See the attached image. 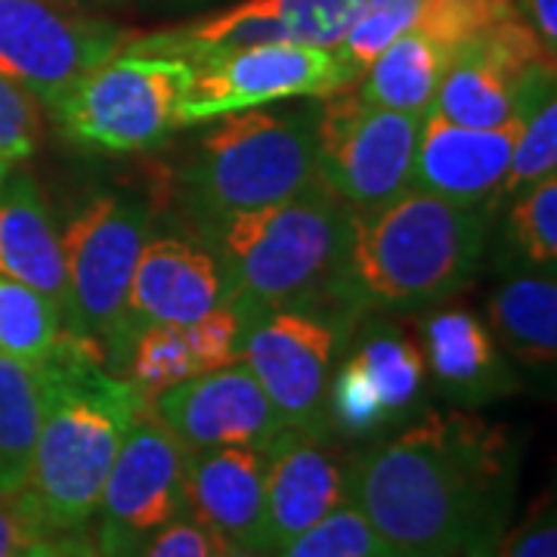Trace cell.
<instances>
[{
	"instance_id": "cell-16",
	"label": "cell",
	"mask_w": 557,
	"mask_h": 557,
	"mask_svg": "<svg viewBox=\"0 0 557 557\" xmlns=\"http://www.w3.org/2000/svg\"><path fill=\"white\" fill-rule=\"evenodd\" d=\"M149 416L159 418L183 449H263L285 428L245 359L161 391L149 403Z\"/></svg>"
},
{
	"instance_id": "cell-12",
	"label": "cell",
	"mask_w": 557,
	"mask_h": 557,
	"mask_svg": "<svg viewBox=\"0 0 557 557\" xmlns=\"http://www.w3.org/2000/svg\"><path fill=\"white\" fill-rule=\"evenodd\" d=\"M338 335L341 319L319 313V307H273L251 322L242 359L285 428L332 434L325 397Z\"/></svg>"
},
{
	"instance_id": "cell-20",
	"label": "cell",
	"mask_w": 557,
	"mask_h": 557,
	"mask_svg": "<svg viewBox=\"0 0 557 557\" xmlns=\"http://www.w3.org/2000/svg\"><path fill=\"white\" fill-rule=\"evenodd\" d=\"M186 515L226 545L273 555L263 505V453L251 446L186 449Z\"/></svg>"
},
{
	"instance_id": "cell-2",
	"label": "cell",
	"mask_w": 557,
	"mask_h": 557,
	"mask_svg": "<svg viewBox=\"0 0 557 557\" xmlns=\"http://www.w3.org/2000/svg\"><path fill=\"white\" fill-rule=\"evenodd\" d=\"M146 403L109 372L97 347L62 335L60 372L40 421L22 493L53 539L81 536L97 511L102 483Z\"/></svg>"
},
{
	"instance_id": "cell-41",
	"label": "cell",
	"mask_w": 557,
	"mask_h": 557,
	"mask_svg": "<svg viewBox=\"0 0 557 557\" xmlns=\"http://www.w3.org/2000/svg\"><path fill=\"white\" fill-rule=\"evenodd\" d=\"M75 557H84V545H81V552H78V555H75Z\"/></svg>"
},
{
	"instance_id": "cell-19",
	"label": "cell",
	"mask_w": 557,
	"mask_h": 557,
	"mask_svg": "<svg viewBox=\"0 0 557 557\" xmlns=\"http://www.w3.org/2000/svg\"><path fill=\"white\" fill-rule=\"evenodd\" d=\"M260 313L263 310L255 304L230 298L196 322L143 329L121 362L119 375L137 391V397L149 409V403L161 391L226 362H236L242 357L245 335Z\"/></svg>"
},
{
	"instance_id": "cell-28",
	"label": "cell",
	"mask_w": 557,
	"mask_h": 557,
	"mask_svg": "<svg viewBox=\"0 0 557 557\" xmlns=\"http://www.w3.org/2000/svg\"><path fill=\"white\" fill-rule=\"evenodd\" d=\"M508 214V242L527 263L555 270L557 263V177L548 174L515 196Z\"/></svg>"
},
{
	"instance_id": "cell-38",
	"label": "cell",
	"mask_w": 557,
	"mask_h": 557,
	"mask_svg": "<svg viewBox=\"0 0 557 557\" xmlns=\"http://www.w3.org/2000/svg\"><path fill=\"white\" fill-rule=\"evenodd\" d=\"M78 552L81 545H75L72 539H38L20 552H13L10 557H75Z\"/></svg>"
},
{
	"instance_id": "cell-35",
	"label": "cell",
	"mask_w": 557,
	"mask_h": 557,
	"mask_svg": "<svg viewBox=\"0 0 557 557\" xmlns=\"http://www.w3.org/2000/svg\"><path fill=\"white\" fill-rule=\"evenodd\" d=\"M38 539H53L25 493H0V557H10Z\"/></svg>"
},
{
	"instance_id": "cell-1",
	"label": "cell",
	"mask_w": 557,
	"mask_h": 557,
	"mask_svg": "<svg viewBox=\"0 0 557 557\" xmlns=\"http://www.w3.org/2000/svg\"><path fill=\"white\" fill-rule=\"evenodd\" d=\"M518 449L468 412H424L354 458V505L394 557H493Z\"/></svg>"
},
{
	"instance_id": "cell-11",
	"label": "cell",
	"mask_w": 557,
	"mask_h": 557,
	"mask_svg": "<svg viewBox=\"0 0 557 557\" xmlns=\"http://www.w3.org/2000/svg\"><path fill=\"white\" fill-rule=\"evenodd\" d=\"M186 449L159 418L139 412L97 502L84 557H139L168 523L186 515Z\"/></svg>"
},
{
	"instance_id": "cell-31",
	"label": "cell",
	"mask_w": 557,
	"mask_h": 557,
	"mask_svg": "<svg viewBox=\"0 0 557 557\" xmlns=\"http://www.w3.org/2000/svg\"><path fill=\"white\" fill-rule=\"evenodd\" d=\"M418 13H421V0H362L357 20L338 44L341 57L362 75L366 65L384 47H391L399 35H406L416 25Z\"/></svg>"
},
{
	"instance_id": "cell-5",
	"label": "cell",
	"mask_w": 557,
	"mask_h": 557,
	"mask_svg": "<svg viewBox=\"0 0 557 557\" xmlns=\"http://www.w3.org/2000/svg\"><path fill=\"white\" fill-rule=\"evenodd\" d=\"M317 183L310 112L242 109L220 115L183 164L180 186L196 226L292 199Z\"/></svg>"
},
{
	"instance_id": "cell-33",
	"label": "cell",
	"mask_w": 557,
	"mask_h": 557,
	"mask_svg": "<svg viewBox=\"0 0 557 557\" xmlns=\"http://www.w3.org/2000/svg\"><path fill=\"white\" fill-rule=\"evenodd\" d=\"M40 139L38 100L0 75V186L35 152Z\"/></svg>"
},
{
	"instance_id": "cell-37",
	"label": "cell",
	"mask_w": 557,
	"mask_h": 557,
	"mask_svg": "<svg viewBox=\"0 0 557 557\" xmlns=\"http://www.w3.org/2000/svg\"><path fill=\"white\" fill-rule=\"evenodd\" d=\"M523 10L545 50L557 57V0H523Z\"/></svg>"
},
{
	"instance_id": "cell-32",
	"label": "cell",
	"mask_w": 557,
	"mask_h": 557,
	"mask_svg": "<svg viewBox=\"0 0 557 557\" xmlns=\"http://www.w3.org/2000/svg\"><path fill=\"white\" fill-rule=\"evenodd\" d=\"M518 13V0H421L412 28L440 40L446 50H456L458 44Z\"/></svg>"
},
{
	"instance_id": "cell-8",
	"label": "cell",
	"mask_w": 557,
	"mask_h": 557,
	"mask_svg": "<svg viewBox=\"0 0 557 557\" xmlns=\"http://www.w3.org/2000/svg\"><path fill=\"white\" fill-rule=\"evenodd\" d=\"M409 115L341 90L313 109L317 180L347 211L362 214L409 189L418 131Z\"/></svg>"
},
{
	"instance_id": "cell-27",
	"label": "cell",
	"mask_w": 557,
	"mask_h": 557,
	"mask_svg": "<svg viewBox=\"0 0 557 557\" xmlns=\"http://www.w3.org/2000/svg\"><path fill=\"white\" fill-rule=\"evenodd\" d=\"M62 307L16 278L0 276V354L44 359L62 341Z\"/></svg>"
},
{
	"instance_id": "cell-4",
	"label": "cell",
	"mask_w": 557,
	"mask_h": 557,
	"mask_svg": "<svg viewBox=\"0 0 557 557\" xmlns=\"http://www.w3.org/2000/svg\"><path fill=\"white\" fill-rule=\"evenodd\" d=\"M354 211L322 183L292 199L199 226L218 258L226 295L260 310L322 307L341 298Z\"/></svg>"
},
{
	"instance_id": "cell-26",
	"label": "cell",
	"mask_w": 557,
	"mask_h": 557,
	"mask_svg": "<svg viewBox=\"0 0 557 557\" xmlns=\"http://www.w3.org/2000/svg\"><path fill=\"white\" fill-rule=\"evenodd\" d=\"M350 359L372 384L387 421L406 416L421 397L424 354L412 338L397 332H372L362 338Z\"/></svg>"
},
{
	"instance_id": "cell-36",
	"label": "cell",
	"mask_w": 557,
	"mask_h": 557,
	"mask_svg": "<svg viewBox=\"0 0 557 557\" xmlns=\"http://www.w3.org/2000/svg\"><path fill=\"white\" fill-rule=\"evenodd\" d=\"M214 548L218 542L199 520L183 515L174 523H168L159 536L139 552V557H214Z\"/></svg>"
},
{
	"instance_id": "cell-14",
	"label": "cell",
	"mask_w": 557,
	"mask_h": 557,
	"mask_svg": "<svg viewBox=\"0 0 557 557\" xmlns=\"http://www.w3.org/2000/svg\"><path fill=\"white\" fill-rule=\"evenodd\" d=\"M362 0H242L205 20L131 38L124 50L196 62L255 44H310L335 50Z\"/></svg>"
},
{
	"instance_id": "cell-7",
	"label": "cell",
	"mask_w": 557,
	"mask_h": 557,
	"mask_svg": "<svg viewBox=\"0 0 557 557\" xmlns=\"http://www.w3.org/2000/svg\"><path fill=\"white\" fill-rule=\"evenodd\" d=\"M62 239L69 335L97 347L109 369L127 307L139 251L149 242V208L137 199L100 193L69 220Z\"/></svg>"
},
{
	"instance_id": "cell-22",
	"label": "cell",
	"mask_w": 557,
	"mask_h": 557,
	"mask_svg": "<svg viewBox=\"0 0 557 557\" xmlns=\"http://www.w3.org/2000/svg\"><path fill=\"white\" fill-rule=\"evenodd\" d=\"M421 354L440 387L461 403H483L515 387L493 332L468 310H440L428 319Z\"/></svg>"
},
{
	"instance_id": "cell-39",
	"label": "cell",
	"mask_w": 557,
	"mask_h": 557,
	"mask_svg": "<svg viewBox=\"0 0 557 557\" xmlns=\"http://www.w3.org/2000/svg\"><path fill=\"white\" fill-rule=\"evenodd\" d=\"M214 542H218V539H214ZM214 557H273V555H263V552H251V548H239V545H226V542H218Z\"/></svg>"
},
{
	"instance_id": "cell-13",
	"label": "cell",
	"mask_w": 557,
	"mask_h": 557,
	"mask_svg": "<svg viewBox=\"0 0 557 557\" xmlns=\"http://www.w3.org/2000/svg\"><path fill=\"white\" fill-rule=\"evenodd\" d=\"M555 65H539L520 90L518 115L498 127H465L428 109L418 131L409 186L456 205H480L496 211V196L527 112L555 90Z\"/></svg>"
},
{
	"instance_id": "cell-6",
	"label": "cell",
	"mask_w": 557,
	"mask_h": 557,
	"mask_svg": "<svg viewBox=\"0 0 557 557\" xmlns=\"http://www.w3.org/2000/svg\"><path fill=\"white\" fill-rule=\"evenodd\" d=\"M193 65L121 50L97 65L50 112L62 137L102 152H149L183 127Z\"/></svg>"
},
{
	"instance_id": "cell-15",
	"label": "cell",
	"mask_w": 557,
	"mask_h": 557,
	"mask_svg": "<svg viewBox=\"0 0 557 557\" xmlns=\"http://www.w3.org/2000/svg\"><path fill=\"white\" fill-rule=\"evenodd\" d=\"M539 65H557L555 53L511 16L458 44L446 62L431 109L465 127H498L518 115L520 90Z\"/></svg>"
},
{
	"instance_id": "cell-30",
	"label": "cell",
	"mask_w": 557,
	"mask_h": 557,
	"mask_svg": "<svg viewBox=\"0 0 557 557\" xmlns=\"http://www.w3.org/2000/svg\"><path fill=\"white\" fill-rule=\"evenodd\" d=\"M557 168V100L555 90L527 112L520 137L515 143V156L508 164V174L498 186L496 205L502 196H520L542 177L555 174Z\"/></svg>"
},
{
	"instance_id": "cell-40",
	"label": "cell",
	"mask_w": 557,
	"mask_h": 557,
	"mask_svg": "<svg viewBox=\"0 0 557 557\" xmlns=\"http://www.w3.org/2000/svg\"><path fill=\"white\" fill-rule=\"evenodd\" d=\"M57 3H65V7H75V10H97V7H121L127 0H57Z\"/></svg>"
},
{
	"instance_id": "cell-24",
	"label": "cell",
	"mask_w": 557,
	"mask_h": 557,
	"mask_svg": "<svg viewBox=\"0 0 557 557\" xmlns=\"http://www.w3.org/2000/svg\"><path fill=\"white\" fill-rule=\"evenodd\" d=\"M449 57L453 50H446L440 40L409 28L366 65L357 94L384 109L424 115L434 102Z\"/></svg>"
},
{
	"instance_id": "cell-10",
	"label": "cell",
	"mask_w": 557,
	"mask_h": 557,
	"mask_svg": "<svg viewBox=\"0 0 557 557\" xmlns=\"http://www.w3.org/2000/svg\"><path fill=\"white\" fill-rule=\"evenodd\" d=\"M131 38L119 22L57 0H0V75L47 109Z\"/></svg>"
},
{
	"instance_id": "cell-9",
	"label": "cell",
	"mask_w": 557,
	"mask_h": 557,
	"mask_svg": "<svg viewBox=\"0 0 557 557\" xmlns=\"http://www.w3.org/2000/svg\"><path fill=\"white\" fill-rule=\"evenodd\" d=\"M193 78L180 109L183 127L267 102L325 100L350 90L359 72L341 50L310 44H255L189 62Z\"/></svg>"
},
{
	"instance_id": "cell-18",
	"label": "cell",
	"mask_w": 557,
	"mask_h": 557,
	"mask_svg": "<svg viewBox=\"0 0 557 557\" xmlns=\"http://www.w3.org/2000/svg\"><path fill=\"white\" fill-rule=\"evenodd\" d=\"M226 300V278L208 248L174 236L146 242L131 276L127 307L109 372L119 375L121 362L143 329L196 322Z\"/></svg>"
},
{
	"instance_id": "cell-29",
	"label": "cell",
	"mask_w": 557,
	"mask_h": 557,
	"mask_svg": "<svg viewBox=\"0 0 557 557\" xmlns=\"http://www.w3.org/2000/svg\"><path fill=\"white\" fill-rule=\"evenodd\" d=\"M273 557H394L372 530V523L359 515L357 505H344L329 518L313 523L300 536L285 542Z\"/></svg>"
},
{
	"instance_id": "cell-23",
	"label": "cell",
	"mask_w": 557,
	"mask_h": 557,
	"mask_svg": "<svg viewBox=\"0 0 557 557\" xmlns=\"http://www.w3.org/2000/svg\"><path fill=\"white\" fill-rule=\"evenodd\" d=\"M60 347L62 341L50 357L35 362L0 354V493H20L25 486L40 421L60 372Z\"/></svg>"
},
{
	"instance_id": "cell-34",
	"label": "cell",
	"mask_w": 557,
	"mask_h": 557,
	"mask_svg": "<svg viewBox=\"0 0 557 557\" xmlns=\"http://www.w3.org/2000/svg\"><path fill=\"white\" fill-rule=\"evenodd\" d=\"M493 557H557V520L552 493L530 508L508 536H498Z\"/></svg>"
},
{
	"instance_id": "cell-3",
	"label": "cell",
	"mask_w": 557,
	"mask_h": 557,
	"mask_svg": "<svg viewBox=\"0 0 557 557\" xmlns=\"http://www.w3.org/2000/svg\"><path fill=\"white\" fill-rule=\"evenodd\" d=\"M490 208L421 189L354 214L341 298L347 307L412 310L453 298L478 273Z\"/></svg>"
},
{
	"instance_id": "cell-17",
	"label": "cell",
	"mask_w": 557,
	"mask_h": 557,
	"mask_svg": "<svg viewBox=\"0 0 557 557\" xmlns=\"http://www.w3.org/2000/svg\"><path fill=\"white\" fill-rule=\"evenodd\" d=\"M263 505L273 555L344 505H354V458L332 434L282 428L263 449Z\"/></svg>"
},
{
	"instance_id": "cell-21",
	"label": "cell",
	"mask_w": 557,
	"mask_h": 557,
	"mask_svg": "<svg viewBox=\"0 0 557 557\" xmlns=\"http://www.w3.org/2000/svg\"><path fill=\"white\" fill-rule=\"evenodd\" d=\"M0 276L16 278L65 310V258L38 183L13 171L0 186Z\"/></svg>"
},
{
	"instance_id": "cell-25",
	"label": "cell",
	"mask_w": 557,
	"mask_h": 557,
	"mask_svg": "<svg viewBox=\"0 0 557 557\" xmlns=\"http://www.w3.org/2000/svg\"><path fill=\"white\" fill-rule=\"evenodd\" d=\"M490 332L508 347V354L530 366L545 369L557 359V282L548 276H515L498 285L486 304Z\"/></svg>"
}]
</instances>
